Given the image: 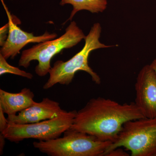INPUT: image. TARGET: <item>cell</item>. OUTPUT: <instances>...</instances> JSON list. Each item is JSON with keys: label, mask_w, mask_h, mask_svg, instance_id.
I'll list each match as a JSON object with an SVG mask.
<instances>
[{"label": "cell", "mask_w": 156, "mask_h": 156, "mask_svg": "<svg viewBox=\"0 0 156 156\" xmlns=\"http://www.w3.org/2000/svg\"><path fill=\"white\" fill-rule=\"evenodd\" d=\"M101 32L100 23H94L84 39L85 45L80 52L67 61L58 60L54 63L49 71L50 76L43 86V89L46 90L50 89L58 83L69 85L72 82L76 73L79 71L88 73L91 76L92 81L99 85L100 77L89 66L88 62L89 55L93 50L114 46H107L101 43L99 41Z\"/></svg>", "instance_id": "7a4b0ae2"}, {"label": "cell", "mask_w": 156, "mask_h": 156, "mask_svg": "<svg viewBox=\"0 0 156 156\" xmlns=\"http://www.w3.org/2000/svg\"><path fill=\"white\" fill-rule=\"evenodd\" d=\"M144 117L134 102L122 104L98 97L91 98L76 112L70 128L112 143L125 123Z\"/></svg>", "instance_id": "6da1fadb"}, {"label": "cell", "mask_w": 156, "mask_h": 156, "mask_svg": "<svg viewBox=\"0 0 156 156\" xmlns=\"http://www.w3.org/2000/svg\"><path fill=\"white\" fill-rule=\"evenodd\" d=\"M135 105L143 116L156 118V73L150 65L138 73L135 84Z\"/></svg>", "instance_id": "ba28073f"}, {"label": "cell", "mask_w": 156, "mask_h": 156, "mask_svg": "<svg viewBox=\"0 0 156 156\" xmlns=\"http://www.w3.org/2000/svg\"><path fill=\"white\" fill-rule=\"evenodd\" d=\"M105 156H129V155L126 152L124 151L122 149H120V147H119L110 151L107 154H106Z\"/></svg>", "instance_id": "9a60e30c"}, {"label": "cell", "mask_w": 156, "mask_h": 156, "mask_svg": "<svg viewBox=\"0 0 156 156\" xmlns=\"http://www.w3.org/2000/svg\"><path fill=\"white\" fill-rule=\"evenodd\" d=\"M122 147L130 151L131 156H156V118L144 117L126 122L103 156Z\"/></svg>", "instance_id": "5b68a950"}, {"label": "cell", "mask_w": 156, "mask_h": 156, "mask_svg": "<svg viewBox=\"0 0 156 156\" xmlns=\"http://www.w3.org/2000/svg\"><path fill=\"white\" fill-rule=\"evenodd\" d=\"M9 32V24L6 23L5 25L0 28V46L2 47L8 36Z\"/></svg>", "instance_id": "4fadbf2b"}, {"label": "cell", "mask_w": 156, "mask_h": 156, "mask_svg": "<svg viewBox=\"0 0 156 156\" xmlns=\"http://www.w3.org/2000/svg\"><path fill=\"white\" fill-rule=\"evenodd\" d=\"M34 92L23 88L17 93H11L0 89V108L8 116L14 115L31 106L35 101Z\"/></svg>", "instance_id": "30bf717a"}, {"label": "cell", "mask_w": 156, "mask_h": 156, "mask_svg": "<svg viewBox=\"0 0 156 156\" xmlns=\"http://www.w3.org/2000/svg\"><path fill=\"white\" fill-rule=\"evenodd\" d=\"M76 111H65L50 119L30 124L9 123L2 134L6 139L19 143L25 139H35L47 141L59 137L72 126Z\"/></svg>", "instance_id": "8992f818"}, {"label": "cell", "mask_w": 156, "mask_h": 156, "mask_svg": "<svg viewBox=\"0 0 156 156\" xmlns=\"http://www.w3.org/2000/svg\"><path fill=\"white\" fill-rule=\"evenodd\" d=\"M151 67L153 69L156 73V58H155L153 61L150 64Z\"/></svg>", "instance_id": "e0dca14e"}, {"label": "cell", "mask_w": 156, "mask_h": 156, "mask_svg": "<svg viewBox=\"0 0 156 156\" xmlns=\"http://www.w3.org/2000/svg\"><path fill=\"white\" fill-rule=\"evenodd\" d=\"M6 60L7 59L2 54H0V75L10 73L28 79H32L33 78V75L30 73L26 72L18 68L11 66L7 62Z\"/></svg>", "instance_id": "7c38bea8"}, {"label": "cell", "mask_w": 156, "mask_h": 156, "mask_svg": "<svg viewBox=\"0 0 156 156\" xmlns=\"http://www.w3.org/2000/svg\"><path fill=\"white\" fill-rule=\"evenodd\" d=\"M62 137L35 141L34 147L50 156H103L112 143L70 128Z\"/></svg>", "instance_id": "3957f363"}, {"label": "cell", "mask_w": 156, "mask_h": 156, "mask_svg": "<svg viewBox=\"0 0 156 156\" xmlns=\"http://www.w3.org/2000/svg\"><path fill=\"white\" fill-rule=\"evenodd\" d=\"M5 137L2 134H0V154L2 155L5 144Z\"/></svg>", "instance_id": "2e32d148"}, {"label": "cell", "mask_w": 156, "mask_h": 156, "mask_svg": "<svg viewBox=\"0 0 156 156\" xmlns=\"http://www.w3.org/2000/svg\"><path fill=\"white\" fill-rule=\"evenodd\" d=\"M1 2L9 20V32L8 37L0 50V54L6 59L9 58H14L20 53L22 48L29 43H40L53 40L57 37L56 33L50 34L47 31L42 35L35 36L33 33L23 30L17 26L21 23L20 20L14 21V15H12L9 11L4 0H1Z\"/></svg>", "instance_id": "52a82bcc"}, {"label": "cell", "mask_w": 156, "mask_h": 156, "mask_svg": "<svg viewBox=\"0 0 156 156\" xmlns=\"http://www.w3.org/2000/svg\"><path fill=\"white\" fill-rule=\"evenodd\" d=\"M69 4L73 6V10L69 18L64 23L72 20L77 12L82 10H87L92 13L103 12L107 9V0H61L59 5L61 6Z\"/></svg>", "instance_id": "8fae6325"}, {"label": "cell", "mask_w": 156, "mask_h": 156, "mask_svg": "<svg viewBox=\"0 0 156 156\" xmlns=\"http://www.w3.org/2000/svg\"><path fill=\"white\" fill-rule=\"evenodd\" d=\"M5 113L3 112L2 110L0 108V132L2 133L5 131L9 123L7 118L6 119L5 116Z\"/></svg>", "instance_id": "5bb4252c"}, {"label": "cell", "mask_w": 156, "mask_h": 156, "mask_svg": "<svg viewBox=\"0 0 156 156\" xmlns=\"http://www.w3.org/2000/svg\"><path fill=\"white\" fill-rule=\"evenodd\" d=\"M83 32L75 21H72L65 33L58 38L41 42L30 49L23 51L18 65L27 68L31 62L37 60L36 73L43 77L49 73L51 68V59L65 49H69L79 44L86 37Z\"/></svg>", "instance_id": "277c9868"}, {"label": "cell", "mask_w": 156, "mask_h": 156, "mask_svg": "<svg viewBox=\"0 0 156 156\" xmlns=\"http://www.w3.org/2000/svg\"><path fill=\"white\" fill-rule=\"evenodd\" d=\"M65 111L58 102L45 98L41 102L35 101L31 106L20 112L18 114L8 116L7 119L9 123L30 124L53 119Z\"/></svg>", "instance_id": "9c48e42d"}]
</instances>
